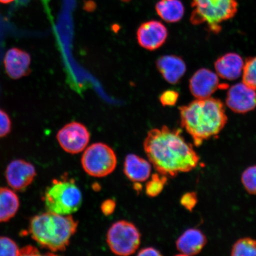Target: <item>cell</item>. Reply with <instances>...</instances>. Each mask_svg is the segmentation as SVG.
I'll use <instances>...</instances> for the list:
<instances>
[{"mask_svg": "<svg viewBox=\"0 0 256 256\" xmlns=\"http://www.w3.org/2000/svg\"><path fill=\"white\" fill-rule=\"evenodd\" d=\"M56 139L64 151L76 154L86 148L90 140V134L84 124L72 122L59 130Z\"/></svg>", "mask_w": 256, "mask_h": 256, "instance_id": "ba28073f", "label": "cell"}, {"mask_svg": "<svg viewBox=\"0 0 256 256\" xmlns=\"http://www.w3.org/2000/svg\"><path fill=\"white\" fill-rule=\"evenodd\" d=\"M207 243L202 232L198 228H190L179 236L176 242V248L180 255L194 256L199 254Z\"/></svg>", "mask_w": 256, "mask_h": 256, "instance_id": "5bb4252c", "label": "cell"}, {"mask_svg": "<svg viewBox=\"0 0 256 256\" xmlns=\"http://www.w3.org/2000/svg\"><path fill=\"white\" fill-rule=\"evenodd\" d=\"M116 208V203L113 200H107L102 203L101 210L105 216H110L114 212Z\"/></svg>", "mask_w": 256, "mask_h": 256, "instance_id": "83f0119b", "label": "cell"}, {"mask_svg": "<svg viewBox=\"0 0 256 256\" xmlns=\"http://www.w3.org/2000/svg\"><path fill=\"white\" fill-rule=\"evenodd\" d=\"M138 256H161V252L153 248H146L140 250L137 254Z\"/></svg>", "mask_w": 256, "mask_h": 256, "instance_id": "f1b7e54d", "label": "cell"}, {"mask_svg": "<svg viewBox=\"0 0 256 256\" xmlns=\"http://www.w3.org/2000/svg\"><path fill=\"white\" fill-rule=\"evenodd\" d=\"M124 172L126 178L134 183L148 180L152 172V164L140 156L130 154L124 159Z\"/></svg>", "mask_w": 256, "mask_h": 256, "instance_id": "e0dca14e", "label": "cell"}, {"mask_svg": "<svg viewBox=\"0 0 256 256\" xmlns=\"http://www.w3.org/2000/svg\"><path fill=\"white\" fill-rule=\"evenodd\" d=\"M168 178L166 176L159 174H152L151 180L147 182L146 184V194L152 198L158 196L164 188L166 182L168 181Z\"/></svg>", "mask_w": 256, "mask_h": 256, "instance_id": "44dd1931", "label": "cell"}, {"mask_svg": "<svg viewBox=\"0 0 256 256\" xmlns=\"http://www.w3.org/2000/svg\"><path fill=\"white\" fill-rule=\"evenodd\" d=\"M31 56L26 51L12 48L6 53L4 66L8 76L12 80H18L30 74Z\"/></svg>", "mask_w": 256, "mask_h": 256, "instance_id": "4fadbf2b", "label": "cell"}, {"mask_svg": "<svg viewBox=\"0 0 256 256\" xmlns=\"http://www.w3.org/2000/svg\"><path fill=\"white\" fill-rule=\"evenodd\" d=\"M136 36L140 46L147 50H155L166 42L168 30L161 22L150 20L140 26Z\"/></svg>", "mask_w": 256, "mask_h": 256, "instance_id": "7c38bea8", "label": "cell"}, {"mask_svg": "<svg viewBox=\"0 0 256 256\" xmlns=\"http://www.w3.org/2000/svg\"><path fill=\"white\" fill-rule=\"evenodd\" d=\"M238 6V0H192L190 22L206 24L210 32L219 34L222 24L234 17Z\"/></svg>", "mask_w": 256, "mask_h": 256, "instance_id": "277c9868", "label": "cell"}, {"mask_svg": "<svg viewBox=\"0 0 256 256\" xmlns=\"http://www.w3.org/2000/svg\"><path fill=\"white\" fill-rule=\"evenodd\" d=\"M44 202L47 211L68 216L78 212L82 206V196L73 179H55L46 188Z\"/></svg>", "mask_w": 256, "mask_h": 256, "instance_id": "5b68a950", "label": "cell"}, {"mask_svg": "<svg viewBox=\"0 0 256 256\" xmlns=\"http://www.w3.org/2000/svg\"><path fill=\"white\" fill-rule=\"evenodd\" d=\"M242 182L248 194H256V165L250 166L243 172Z\"/></svg>", "mask_w": 256, "mask_h": 256, "instance_id": "603a6c76", "label": "cell"}, {"mask_svg": "<svg viewBox=\"0 0 256 256\" xmlns=\"http://www.w3.org/2000/svg\"><path fill=\"white\" fill-rule=\"evenodd\" d=\"M108 248L114 254L132 255L140 243V234L134 224L120 220L112 224L107 233Z\"/></svg>", "mask_w": 256, "mask_h": 256, "instance_id": "52a82bcc", "label": "cell"}, {"mask_svg": "<svg viewBox=\"0 0 256 256\" xmlns=\"http://www.w3.org/2000/svg\"><path fill=\"white\" fill-rule=\"evenodd\" d=\"M244 63L238 54L230 52L218 58L214 66L219 78L232 81L242 74Z\"/></svg>", "mask_w": 256, "mask_h": 256, "instance_id": "9a60e30c", "label": "cell"}, {"mask_svg": "<svg viewBox=\"0 0 256 256\" xmlns=\"http://www.w3.org/2000/svg\"><path fill=\"white\" fill-rule=\"evenodd\" d=\"M39 254V251L32 246H26V247L20 249V251H19V256Z\"/></svg>", "mask_w": 256, "mask_h": 256, "instance_id": "f546056e", "label": "cell"}, {"mask_svg": "<svg viewBox=\"0 0 256 256\" xmlns=\"http://www.w3.org/2000/svg\"><path fill=\"white\" fill-rule=\"evenodd\" d=\"M179 110L181 126L196 146L218 135L228 121L222 102L213 98L196 99Z\"/></svg>", "mask_w": 256, "mask_h": 256, "instance_id": "7a4b0ae2", "label": "cell"}, {"mask_svg": "<svg viewBox=\"0 0 256 256\" xmlns=\"http://www.w3.org/2000/svg\"><path fill=\"white\" fill-rule=\"evenodd\" d=\"M228 88V84L220 82L216 73L206 68L198 70L190 81V92L197 99L210 98L218 90Z\"/></svg>", "mask_w": 256, "mask_h": 256, "instance_id": "9c48e42d", "label": "cell"}, {"mask_svg": "<svg viewBox=\"0 0 256 256\" xmlns=\"http://www.w3.org/2000/svg\"><path fill=\"white\" fill-rule=\"evenodd\" d=\"M156 10L168 23L180 21L184 14V7L180 0H160L156 4Z\"/></svg>", "mask_w": 256, "mask_h": 256, "instance_id": "d6986e66", "label": "cell"}, {"mask_svg": "<svg viewBox=\"0 0 256 256\" xmlns=\"http://www.w3.org/2000/svg\"><path fill=\"white\" fill-rule=\"evenodd\" d=\"M81 162L86 174L101 178L110 174L116 168L117 156L114 150L107 144L97 142L85 150Z\"/></svg>", "mask_w": 256, "mask_h": 256, "instance_id": "8992f818", "label": "cell"}, {"mask_svg": "<svg viewBox=\"0 0 256 256\" xmlns=\"http://www.w3.org/2000/svg\"><path fill=\"white\" fill-rule=\"evenodd\" d=\"M5 175L10 187L14 191L22 192L26 190L34 182L36 170L32 163L18 159L9 163Z\"/></svg>", "mask_w": 256, "mask_h": 256, "instance_id": "30bf717a", "label": "cell"}, {"mask_svg": "<svg viewBox=\"0 0 256 256\" xmlns=\"http://www.w3.org/2000/svg\"><path fill=\"white\" fill-rule=\"evenodd\" d=\"M20 248L16 242L7 236H0V256H19Z\"/></svg>", "mask_w": 256, "mask_h": 256, "instance_id": "cb8c5ba5", "label": "cell"}, {"mask_svg": "<svg viewBox=\"0 0 256 256\" xmlns=\"http://www.w3.org/2000/svg\"><path fill=\"white\" fill-rule=\"evenodd\" d=\"M20 208V200L14 190L0 187V222L12 218Z\"/></svg>", "mask_w": 256, "mask_h": 256, "instance_id": "ac0fdd59", "label": "cell"}, {"mask_svg": "<svg viewBox=\"0 0 256 256\" xmlns=\"http://www.w3.org/2000/svg\"><path fill=\"white\" fill-rule=\"evenodd\" d=\"M181 132L180 130L163 126L150 130L147 134L144 151L158 174L174 178L197 167L199 156Z\"/></svg>", "mask_w": 256, "mask_h": 256, "instance_id": "6da1fadb", "label": "cell"}, {"mask_svg": "<svg viewBox=\"0 0 256 256\" xmlns=\"http://www.w3.org/2000/svg\"><path fill=\"white\" fill-rule=\"evenodd\" d=\"M178 98V92L170 90L162 92L160 96V101L163 106H174L177 103Z\"/></svg>", "mask_w": 256, "mask_h": 256, "instance_id": "484cf974", "label": "cell"}, {"mask_svg": "<svg viewBox=\"0 0 256 256\" xmlns=\"http://www.w3.org/2000/svg\"><path fill=\"white\" fill-rule=\"evenodd\" d=\"M233 256H256V240L249 238H240L232 246Z\"/></svg>", "mask_w": 256, "mask_h": 256, "instance_id": "ffe728a7", "label": "cell"}, {"mask_svg": "<svg viewBox=\"0 0 256 256\" xmlns=\"http://www.w3.org/2000/svg\"><path fill=\"white\" fill-rule=\"evenodd\" d=\"M14 1V0H0V3H2V4H9V3Z\"/></svg>", "mask_w": 256, "mask_h": 256, "instance_id": "4dcf8cb0", "label": "cell"}, {"mask_svg": "<svg viewBox=\"0 0 256 256\" xmlns=\"http://www.w3.org/2000/svg\"><path fill=\"white\" fill-rule=\"evenodd\" d=\"M12 130L10 117L4 110L0 108V138L8 136Z\"/></svg>", "mask_w": 256, "mask_h": 256, "instance_id": "d4e9b609", "label": "cell"}, {"mask_svg": "<svg viewBox=\"0 0 256 256\" xmlns=\"http://www.w3.org/2000/svg\"><path fill=\"white\" fill-rule=\"evenodd\" d=\"M156 68L166 80L170 84H177L186 72V66L182 58L164 56L156 62Z\"/></svg>", "mask_w": 256, "mask_h": 256, "instance_id": "2e32d148", "label": "cell"}, {"mask_svg": "<svg viewBox=\"0 0 256 256\" xmlns=\"http://www.w3.org/2000/svg\"><path fill=\"white\" fill-rule=\"evenodd\" d=\"M242 76V82L256 91V56L246 60Z\"/></svg>", "mask_w": 256, "mask_h": 256, "instance_id": "7402d4cb", "label": "cell"}, {"mask_svg": "<svg viewBox=\"0 0 256 256\" xmlns=\"http://www.w3.org/2000/svg\"><path fill=\"white\" fill-rule=\"evenodd\" d=\"M226 104L235 113H248L256 108V91L243 82L238 83L229 88Z\"/></svg>", "mask_w": 256, "mask_h": 256, "instance_id": "8fae6325", "label": "cell"}, {"mask_svg": "<svg viewBox=\"0 0 256 256\" xmlns=\"http://www.w3.org/2000/svg\"><path fill=\"white\" fill-rule=\"evenodd\" d=\"M72 215L62 216L47 211L30 220L28 232L41 247L52 252H64L78 228Z\"/></svg>", "mask_w": 256, "mask_h": 256, "instance_id": "3957f363", "label": "cell"}, {"mask_svg": "<svg viewBox=\"0 0 256 256\" xmlns=\"http://www.w3.org/2000/svg\"><path fill=\"white\" fill-rule=\"evenodd\" d=\"M197 202V195L194 192H188L184 194L180 200L182 206L190 211H192L196 206Z\"/></svg>", "mask_w": 256, "mask_h": 256, "instance_id": "4316f807", "label": "cell"}]
</instances>
